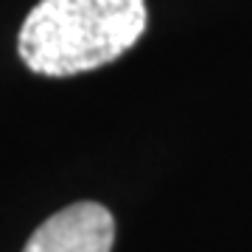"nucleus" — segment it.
<instances>
[{
  "mask_svg": "<svg viewBox=\"0 0 252 252\" xmlns=\"http://www.w3.org/2000/svg\"><path fill=\"white\" fill-rule=\"evenodd\" d=\"M146 23V0H39L20 28L17 51L39 76H76L124 56Z\"/></svg>",
  "mask_w": 252,
  "mask_h": 252,
  "instance_id": "obj_1",
  "label": "nucleus"
},
{
  "mask_svg": "<svg viewBox=\"0 0 252 252\" xmlns=\"http://www.w3.org/2000/svg\"><path fill=\"white\" fill-rule=\"evenodd\" d=\"M115 241V221L95 202H76L42 221L23 252H109Z\"/></svg>",
  "mask_w": 252,
  "mask_h": 252,
  "instance_id": "obj_2",
  "label": "nucleus"
}]
</instances>
